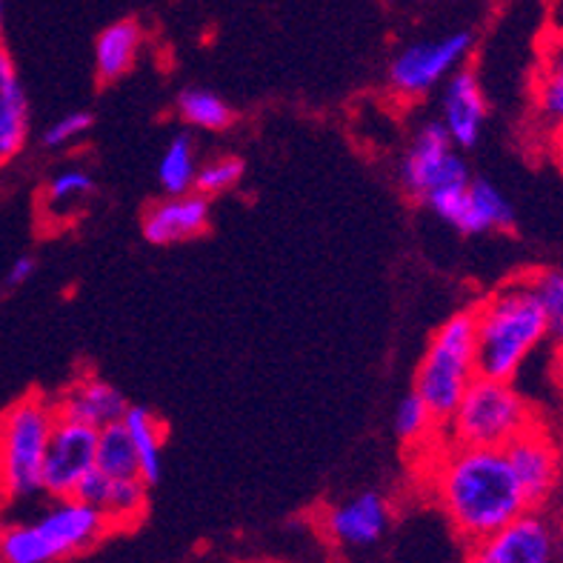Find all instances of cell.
Wrapping results in <instances>:
<instances>
[{
    "mask_svg": "<svg viewBox=\"0 0 563 563\" xmlns=\"http://www.w3.org/2000/svg\"><path fill=\"white\" fill-rule=\"evenodd\" d=\"M146 495H150V486L141 478H109L100 470H92L75 498L98 509L109 521V527L121 529L135 527L146 515V500H150Z\"/></svg>",
    "mask_w": 563,
    "mask_h": 563,
    "instance_id": "15",
    "label": "cell"
},
{
    "mask_svg": "<svg viewBox=\"0 0 563 563\" xmlns=\"http://www.w3.org/2000/svg\"><path fill=\"white\" fill-rule=\"evenodd\" d=\"M250 563H275V561H250Z\"/></svg>",
    "mask_w": 563,
    "mask_h": 563,
    "instance_id": "35",
    "label": "cell"
},
{
    "mask_svg": "<svg viewBox=\"0 0 563 563\" xmlns=\"http://www.w3.org/2000/svg\"><path fill=\"white\" fill-rule=\"evenodd\" d=\"M558 41H563V37H558Z\"/></svg>",
    "mask_w": 563,
    "mask_h": 563,
    "instance_id": "36",
    "label": "cell"
},
{
    "mask_svg": "<svg viewBox=\"0 0 563 563\" xmlns=\"http://www.w3.org/2000/svg\"><path fill=\"white\" fill-rule=\"evenodd\" d=\"M504 455L527 495L529 507H547L561 484V450L550 435V429L536 421L504 446Z\"/></svg>",
    "mask_w": 563,
    "mask_h": 563,
    "instance_id": "11",
    "label": "cell"
},
{
    "mask_svg": "<svg viewBox=\"0 0 563 563\" xmlns=\"http://www.w3.org/2000/svg\"><path fill=\"white\" fill-rule=\"evenodd\" d=\"M558 521L543 509H529L472 550L464 563H555Z\"/></svg>",
    "mask_w": 563,
    "mask_h": 563,
    "instance_id": "10",
    "label": "cell"
},
{
    "mask_svg": "<svg viewBox=\"0 0 563 563\" xmlns=\"http://www.w3.org/2000/svg\"><path fill=\"white\" fill-rule=\"evenodd\" d=\"M432 493L466 543H478L529 512V500L504 450L443 441L432 470Z\"/></svg>",
    "mask_w": 563,
    "mask_h": 563,
    "instance_id": "1",
    "label": "cell"
},
{
    "mask_svg": "<svg viewBox=\"0 0 563 563\" xmlns=\"http://www.w3.org/2000/svg\"><path fill=\"white\" fill-rule=\"evenodd\" d=\"M472 312L478 335L481 378L515 380L529 357L541 350V343L552 338L550 321L529 275L486 295Z\"/></svg>",
    "mask_w": 563,
    "mask_h": 563,
    "instance_id": "2",
    "label": "cell"
},
{
    "mask_svg": "<svg viewBox=\"0 0 563 563\" xmlns=\"http://www.w3.org/2000/svg\"><path fill=\"white\" fill-rule=\"evenodd\" d=\"M538 418L512 380L475 378L455 412L443 421V441L455 446L504 450Z\"/></svg>",
    "mask_w": 563,
    "mask_h": 563,
    "instance_id": "6",
    "label": "cell"
},
{
    "mask_svg": "<svg viewBox=\"0 0 563 563\" xmlns=\"http://www.w3.org/2000/svg\"><path fill=\"white\" fill-rule=\"evenodd\" d=\"M123 429L129 432V441L137 455V478L146 486L161 481L164 470V423L157 421L150 409L129 407L123 415Z\"/></svg>",
    "mask_w": 563,
    "mask_h": 563,
    "instance_id": "20",
    "label": "cell"
},
{
    "mask_svg": "<svg viewBox=\"0 0 563 563\" xmlns=\"http://www.w3.org/2000/svg\"><path fill=\"white\" fill-rule=\"evenodd\" d=\"M95 470H100L109 478H137L135 446L129 441V432L123 429L121 421L100 429Z\"/></svg>",
    "mask_w": 563,
    "mask_h": 563,
    "instance_id": "24",
    "label": "cell"
},
{
    "mask_svg": "<svg viewBox=\"0 0 563 563\" xmlns=\"http://www.w3.org/2000/svg\"><path fill=\"white\" fill-rule=\"evenodd\" d=\"M243 178V161L241 157H214L209 164L198 169V180H195V192L203 198H218V195L235 189Z\"/></svg>",
    "mask_w": 563,
    "mask_h": 563,
    "instance_id": "27",
    "label": "cell"
},
{
    "mask_svg": "<svg viewBox=\"0 0 563 563\" xmlns=\"http://www.w3.org/2000/svg\"><path fill=\"white\" fill-rule=\"evenodd\" d=\"M95 192V178L80 166H69L52 175V180L43 189L46 212L49 214H69Z\"/></svg>",
    "mask_w": 563,
    "mask_h": 563,
    "instance_id": "25",
    "label": "cell"
},
{
    "mask_svg": "<svg viewBox=\"0 0 563 563\" xmlns=\"http://www.w3.org/2000/svg\"><path fill=\"white\" fill-rule=\"evenodd\" d=\"M529 280H532V289H536L543 312H547L552 338L563 335V272L561 269L532 272Z\"/></svg>",
    "mask_w": 563,
    "mask_h": 563,
    "instance_id": "28",
    "label": "cell"
},
{
    "mask_svg": "<svg viewBox=\"0 0 563 563\" xmlns=\"http://www.w3.org/2000/svg\"><path fill=\"white\" fill-rule=\"evenodd\" d=\"M552 366H555V378L563 386V335L555 338V352H552Z\"/></svg>",
    "mask_w": 563,
    "mask_h": 563,
    "instance_id": "31",
    "label": "cell"
},
{
    "mask_svg": "<svg viewBox=\"0 0 563 563\" xmlns=\"http://www.w3.org/2000/svg\"><path fill=\"white\" fill-rule=\"evenodd\" d=\"M555 563H563V518L558 521V532H555Z\"/></svg>",
    "mask_w": 563,
    "mask_h": 563,
    "instance_id": "32",
    "label": "cell"
},
{
    "mask_svg": "<svg viewBox=\"0 0 563 563\" xmlns=\"http://www.w3.org/2000/svg\"><path fill=\"white\" fill-rule=\"evenodd\" d=\"M57 423L55 400L23 395L0 415V498L9 507L43 495V461Z\"/></svg>",
    "mask_w": 563,
    "mask_h": 563,
    "instance_id": "4",
    "label": "cell"
},
{
    "mask_svg": "<svg viewBox=\"0 0 563 563\" xmlns=\"http://www.w3.org/2000/svg\"><path fill=\"white\" fill-rule=\"evenodd\" d=\"M29 137V100L14 60L0 46V166L14 161Z\"/></svg>",
    "mask_w": 563,
    "mask_h": 563,
    "instance_id": "19",
    "label": "cell"
},
{
    "mask_svg": "<svg viewBox=\"0 0 563 563\" xmlns=\"http://www.w3.org/2000/svg\"><path fill=\"white\" fill-rule=\"evenodd\" d=\"M393 523V507L380 493H357L323 512V536L343 550H366L386 536Z\"/></svg>",
    "mask_w": 563,
    "mask_h": 563,
    "instance_id": "12",
    "label": "cell"
},
{
    "mask_svg": "<svg viewBox=\"0 0 563 563\" xmlns=\"http://www.w3.org/2000/svg\"><path fill=\"white\" fill-rule=\"evenodd\" d=\"M92 129V114L89 112H66L60 114L49 129L43 132V146L46 150H64L86 135Z\"/></svg>",
    "mask_w": 563,
    "mask_h": 563,
    "instance_id": "29",
    "label": "cell"
},
{
    "mask_svg": "<svg viewBox=\"0 0 563 563\" xmlns=\"http://www.w3.org/2000/svg\"><path fill=\"white\" fill-rule=\"evenodd\" d=\"M0 35H3V0H0Z\"/></svg>",
    "mask_w": 563,
    "mask_h": 563,
    "instance_id": "34",
    "label": "cell"
},
{
    "mask_svg": "<svg viewBox=\"0 0 563 563\" xmlns=\"http://www.w3.org/2000/svg\"><path fill=\"white\" fill-rule=\"evenodd\" d=\"M446 223L464 235L507 232L515 227V209L498 186H493L489 180L472 178L470 189L464 192V198L457 200V207L452 209Z\"/></svg>",
    "mask_w": 563,
    "mask_h": 563,
    "instance_id": "18",
    "label": "cell"
},
{
    "mask_svg": "<svg viewBox=\"0 0 563 563\" xmlns=\"http://www.w3.org/2000/svg\"><path fill=\"white\" fill-rule=\"evenodd\" d=\"M52 400H55L57 418L86 423V427L95 429L123 421V415L129 409L126 398L112 384L95 378V375H84V378L71 380L64 393Z\"/></svg>",
    "mask_w": 563,
    "mask_h": 563,
    "instance_id": "16",
    "label": "cell"
},
{
    "mask_svg": "<svg viewBox=\"0 0 563 563\" xmlns=\"http://www.w3.org/2000/svg\"><path fill=\"white\" fill-rule=\"evenodd\" d=\"M486 95L481 86L478 75L472 69H457L446 84L441 95V123L446 129L455 150H472L478 146L481 135L486 126Z\"/></svg>",
    "mask_w": 563,
    "mask_h": 563,
    "instance_id": "13",
    "label": "cell"
},
{
    "mask_svg": "<svg viewBox=\"0 0 563 563\" xmlns=\"http://www.w3.org/2000/svg\"><path fill=\"white\" fill-rule=\"evenodd\" d=\"M198 152L189 135H175L166 143L164 155L157 161V180L166 195H186L195 192L198 180Z\"/></svg>",
    "mask_w": 563,
    "mask_h": 563,
    "instance_id": "22",
    "label": "cell"
},
{
    "mask_svg": "<svg viewBox=\"0 0 563 563\" xmlns=\"http://www.w3.org/2000/svg\"><path fill=\"white\" fill-rule=\"evenodd\" d=\"M552 150H555V161L561 164V169H563V135L552 143Z\"/></svg>",
    "mask_w": 563,
    "mask_h": 563,
    "instance_id": "33",
    "label": "cell"
},
{
    "mask_svg": "<svg viewBox=\"0 0 563 563\" xmlns=\"http://www.w3.org/2000/svg\"><path fill=\"white\" fill-rule=\"evenodd\" d=\"M532 118L547 143L563 135V41L547 37L532 84Z\"/></svg>",
    "mask_w": 563,
    "mask_h": 563,
    "instance_id": "17",
    "label": "cell"
},
{
    "mask_svg": "<svg viewBox=\"0 0 563 563\" xmlns=\"http://www.w3.org/2000/svg\"><path fill=\"white\" fill-rule=\"evenodd\" d=\"M178 114L180 121L192 129H203V132H223L232 126V109L227 100L214 95L212 89H200V86H189L178 95Z\"/></svg>",
    "mask_w": 563,
    "mask_h": 563,
    "instance_id": "23",
    "label": "cell"
},
{
    "mask_svg": "<svg viewBox=\"0 0 563 563\" xmlns=\"http://www.w3.org/2000/svg\"><path fill=\"white\" fill-rule=\"evenodd\" d=\"M209 198L200 192L166 195V200L143 214V238L155 246L192 241L209 229Z\"/></svg>",
    "mask_w": 563,
    "mask_h": 563,
    "instance_id": "14",
    "label": "cell"
},
{
    "mask_svg": "<svg viewBox=\"0 0 563 563\" xmlns=\"http://www.w3.org/2000/svg\"><path fill=\"white\" fill-rule=\"evenodd\" d=\"M109 521L80 498H49L29 521L0 523V563H57L92 550Z\"/></svg>",
    "mask_w": 563,
    "mask_h": 563,
    "instance_id": "3",
    "label": "cell"
},
{
    "mask_svg": "<svg viewBox=\"0 0 563 563\" xmlns=\"http://www.w3.org/2000/svg\"><path fill=\"white\" fill-rule=\"evenodd\" d=\"M35 269H37L35 257H32V255H21V257H18V261H14L12 266H9L7 286H9V289H14V286H23L29 278H32V275H35Z\"/></svg>",
    "mask_w": 563,
    "mask_h": 563,
    "instance_id": "30",
    "label": "cell"
},
{
    "mask_svg": "<svg viewBox=\"0 0 563 563\" xmlns=\"http://www.w3.org/2000/svg\"><path fill=\"white\" fill-rule=\"evenodd\" d=\"M100 429L57 418L52 429L46 461H43V495L46 498H75L86 475L98 464Z\"/></svg>",
    "mask_w": 563,
    "mask_h": 563,
    "instance_id": "9",
    "label": "cell"
},
{
    "mask_svg": "<svg viewBox=\"0 0 563 563\" xmlns=\"http://www.w3.org/2000/svg\"><path fill=\"white\" fill-rule=\"evenodd\" d=\"M478 378V335H475V312L464 309L435 329V335L423 352L415 389L435 412L438 421H446L457 409L472 380Z\"/></svg>",
    "mask_w": 563,
    "mask_h": 563,
    "instance_id": "5",
    "label": "cell"
},
{
    "mask_svg": "<svg viewBox=\"0 0 563 563\" xmlns=\"http://www.w3.org/2000/svg\"><path fill=\"white\" fill-rule=\"evenodd\" d=\"M395 432L404 443H427L443 435V423L418 393H409L395 409Z\"/></svg>",
    "mask_w": 563,
    "mask_h": 563,
    "instance_id": "26",
    "label": "cell"
},
{
    "mask_svg": "<svg viewBox=\"0 0 563 563\" xmlns=\"http://www.w3.org/2000/svg\"><path fill=\"white\" fill-rule=\"evenodd\" d=\"M143 32L135 21H118L107 26L95 41V69L98 78L112 84L123 78L132 64H135L137 49H141Z\"/></svg>",
    "mask_w": 563,
    "mask_h": 563,
    "instance_id": "21",
    "label": "cell"
},
{
    "mask_svg": "<svg viewBox=\"0 0 563 563\" xmlns=\"http://www.w3.org/2000/svg\"><path fill=\"white\" fill-rule=\"evenodd\" d=\"M475 37L472 32H452V35L415 41L398 52L389 64V89L398 98L415 100L438 89L441 84L464 69L470 60Z\"/></svg>",
    "mask_w": 563,
    "mask_h": 563,
    "instance_id": "8",
    "label": "cell"
},
{
    "mask_svg": "<svg viewBox=\"0 0 563 563\" xmlns=\"http://www.w3.org/2000/svg\"><path fill=\"white\" fill-rule=\"evenodd\" d=\"M400 184L415 200L427 203L441 221H446L457 200L464 198L472 184V172L441 121L421 123V129L412 135L400 164Z\"/></svg>",
    "mask_w": 563,
    "mask_h": 563,
    "instance_id": "7",
    "label": "cell"
}]
</instances>
